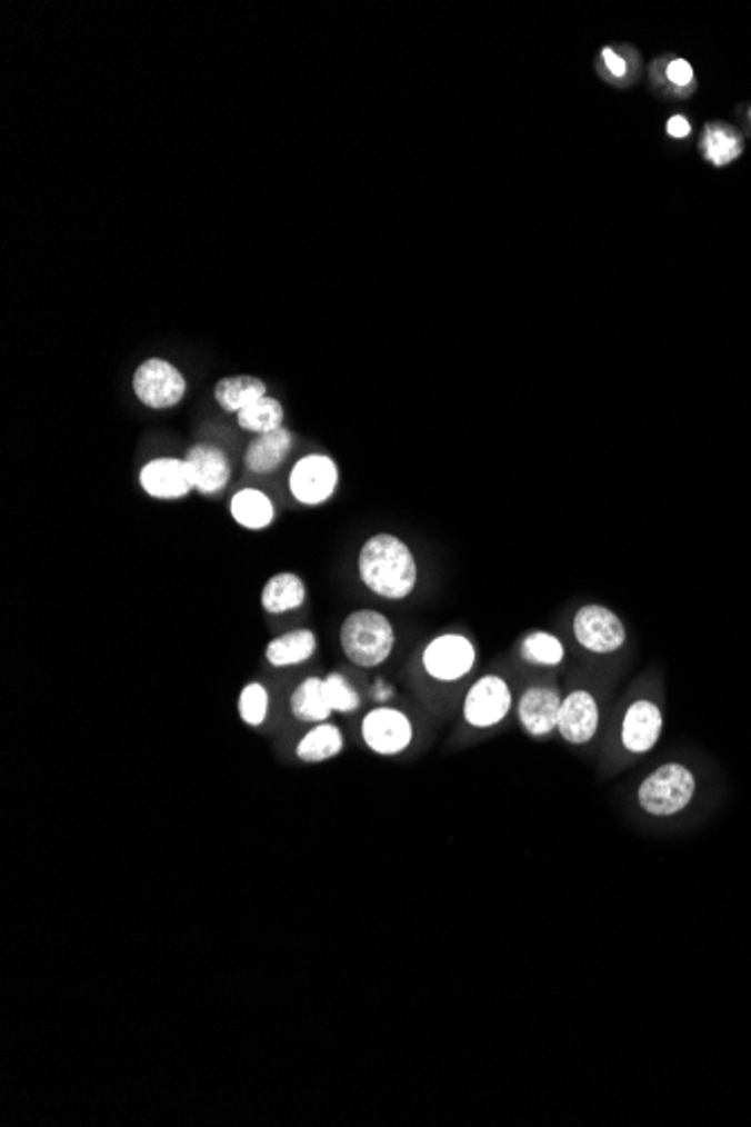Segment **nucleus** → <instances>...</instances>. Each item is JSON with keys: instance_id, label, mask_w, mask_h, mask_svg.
Listing matches in <instances>:
<instances>
[{"instance_id": "27", "label": "nucleus", "mask_w": 751, "mask_h": 1127, "mask_svg": "<svg viewBox=\"0 0 751 1127\" xmlns=\"http://www.w3.org/2000/svg\"><path fill=\"white\" fill-rule=\"evenodd\" d=\"M667 77L671 83H675L678 88H687L693 83V68L689 61L684 59H673L667 68Z\"/></svg>"}, {"instance_id": "17", "label": "nucleus", "mask_w": 751, "mask_h": 1127, "mask_svg": "<svg viewBox=\"0 0 751 1127\" xmlns=\"http://www.w3.org/2000/svg\"><path fill=\"white\" fill-rule=\"evenodd\" d=\"M307 601V586L302 577L293 572H281L266 581L261 590V608L268 615H287L302 608Z\"/></svg>"}, {"instance_id": "26", "label": "nucleus", "mask_w": 751, "mask_h": 1127, "mask_svg": "<svg viewBox=\"0 0 751 1127\" xmlns=\"http://www.w3.org/2000/svg\"><path fill=\"white\" fill-rule=\"evenodd\" d=\"M324 691H327V700H329L333 714H351L360 707L358 691L340 674H331L324 678Z\"/></svg>"}, {"instance_id": "28", "label": "nucleus", "mask_w": 751, "mask_h": 1127, "mask_svg": "<svg viewBox=\"0 0 751 1127\" xmlns=\"http://www.w3.org/2000/svg\"><path fill=\"white\" fill-rule=\"evenodd\" d=\"M601 54H603V59H605L608 70H610L614 77H623V74L628 72L625 61H623L621 57H617V52H614L612 48H603V52H601Z\"/></svg>"}, {"instance_id": "10", "label": "nucleus", "mask_w": 751, "mask_h": 1127, "mask_svg": "<svg viewBox=\"0 0 751 1127\" xmlns=\"http://www.w3.org/2000/svg\"><path fill=\"white\" fill-rule=\"evenodd\" d=\"M664 731V714L652 700H634L621 720V745L630 755H645Z\"/></svg>"}, {"instance_id": "5", "label": "nucleus", "mask_w": 751, "mask_h": 1127, "mask_svg": "<svg viewBox=\"0 0 751 1127\" xmlns=\"http://www.w3.org/2000/svg\"><path fill=\"white\" fill-rule=\"evenodd\" d=\"M360 734L373 755L399 757L414 740V722L401 709L381 705L362 718Z\"/></svg>"}, {"instance_id": "15", "label": "nucleus", "mask_w": 751, "mask_h": 1127, "mask_svg": "<svg viewBox=\"0 0 751 1127\" xmlns=\"http://www.w3.org/2000/svg\"><path fill=\"white\" fill-rule=\"evenodd\" d=\"M318 650V637L309 628H298L274 637L266 646V660L274 669H289L309 662Z\"/></svg>"}, {"instance_id": "11", "label": "nucleus", "mask_w": 751, "mask_h": 1127, "mask_svg": "<svg viewBox=\"0 0 751 1127\" xmlns=\"http://www.w3.org/2000/svg\"><path fill=\"white\" fill-rule=\"evenodd\" d=\"M601 722V709L594 694L585 689H577L562 698L558 714V734L572 745L590 742Z\"/></svg>"}, {"instance_id": "22", "label": "nucleus", "mask_w": 751, "mask_h": 1127, "mask_svg": "<svg viewBox=\"0 0 751 1127\" xmlns=\"http://www.w3.org/2000/svg\"><path fill=\"white\" fill-rule=\"evenodd\" d=\"M520 657L533 667H560L565 660V646L553 632H531L520 646Z\"/></svg>"}, {"instance_id": "29", "label": "nucleus", "mask_w": 751, "mask_h": 1127, "mask_svg": "<svg viewBox=\"0 0 751 1127\" xmlns=\"http://www.w3.org/2000/svg\"><path fill=\"white\" fill-rule=\"evenodd\" d=\"M667 131L671 138H687L691 133V124L684 116H673L667 124Z\"/></svg>"}, {"instance_id": "25", "label": "nucleus", "mask_w": 751, "mask_h": 1127, "mask_svg": "<svg viewBox=\"0 0 751 1127\" xmlns=\"http://www.w3.org/2000/svg\"><path fill=\"white\" fill-rule=\"evenodd\" d=\"M270 714V694L261 682H250L239 694V718L248 727H261Z\"/></svg>"}, {"instance_id": "9", "label": "nucleus", "mask_w": 751, "mask_h": 1127, "mask_svg": "<svg viewBox=\"0 0 751 1127\" xmlns=\"http://www.w3.org/2000/svg\"><path fill=\"white\" fill-rule=\"evenodd\" d=\"M289 485L298 502L318 507L338 489V466L327 455H307L293 466Z\"/></svg>"}, {"instance_id": "14", "label": "nucleus", "mask_w": 751, "mask_h": 1127, "mask_svg": "<svg viewBox=\"0 0 751 1127\" xmlns=\"http://www.w3.org/2000/svg\"><path fill=\"white\" fill-rule=\"evenodd\" d=\"M562 696L553 687H531L518 700V718L529 736L544 738L558 731Z\"/></svg>"}, {"instance_id": "7", "label": "nucleus", "mask_w": 751, "mask_h": 1127, "mask_svg": "<svg viewBox=\"0 0 751 1127\" xmlns=\"http://www.w3.org/2000/svg\"><path fill=\"white\" fill-rule=\"evenodd\" d=\"M513 709V691L502 676L489 674L475 680L463 698V720L475 729L500 725Z\"/></svg>"}, {"instance_id": "1", "label": "nucleus", "mask_w": 751, "mask_h": 1127, "mask_svg": "<svg viewBox=\"0 0 751 1127\" xmlns=\"http://www.w3.org/2000/svg\"><path fill=\"white\" fill-rule=\"evenodd\" d=\"M358 572L369 592L390 601H403L417 588L414 553L392 533H376L362 545Z\"/></svg>"}, {"instance_id": "20", "label": "nucleus", "mask_w": 751, "mask_h": 1127, "mask_svg": "<svg viewBox=\"0 0 751 1127\" xmlns=\"http://www.w3.org/2000/svg\"><path fill=\"white\" fill-rule=\"evenodd\" d=\"M230 513L237 525L250 531L270 527L274 520V507L270 498L259 489H241L230 500Z\"/></svg>"}, {"instance_id": "18", "label": "nucleus", "mask_w": 751, "mask_h": 1127, "mask_svg": "<svg viewBox=\"0 0 751 1127\" xmlns=\"http://www.w3.org/2000/svg\"><path fill=\"white\" fill-rule=\"evenodd\" d=\"M342 749H344L342 729L327 720V722H318L313 729H309L300 738V742L296 747V757L302 764H324L329 759H336Z\"/></svg>"}, {"instance_id": "2", "label": "nucleus", "mask_w": 751, "mask_h": 1127, "mask_svg": "<svg viewBox=\"0 0 751 1127\" xmlns=\"http://www.w3.org/2000/svg\"><path fill=\"white\" fill-rule=\"evenodd\" d=\"M340 646L351 665L376 669L385 665L394 652L397 630L379 610H356L342 621Z\"/></svg>"}, {"instance_id": "3", "label": "nucleus", "mask_w": 751, "mask_h": 1127, "mask_svg": "<svg viewBox=\"0 0 751 1127\" xmlns=\"http://www.w3.org/2000/svg\"><path fill=\"white\" fill-rule=\"evenodd\" d=\"M695 788V775L687 766L667 764L641 781L637 801L641 810L652 817H671L682 812L693 801Z\"/></svg>"}, {"instance_id": "23", "label": "nucleus", "mask_w": 751, "mask_h": 1127, "mask_svg": "<svg viewBox=\"0 0 751 1127\" xmlns=\"http://www.w3.org/2000/svg\"><path fill=\"white\" fill-rule=\"evenodd\" d=\"M237 421L248 432L266 435L277 428H284V408H281V403L277 399L263 397V399L254 401L252 406H248L246 410H241L237 415Z\"/></svg>"}, {"instance_id": "16", "label": "nucleus", "mask_w": 751, "mask_h": 1127, "mask_svg": "<svg viewBox=\"0 0 751 1127\" xmlns=\"http://www.w3.org/2000/svg\"><path fill=\"white\" fill-rule=\"evenodd\" d=\"M293 446V437L287 428H277L272 432L259 435L246 450V466L252 473H272L274 468L284 463Z\"/></svg>"}, {"instance_id": "21", "label": "nucleus", "mask_w": 751, "mask_h": 1127, "mask_svg": "<svg viewBox=\"0 0 751 1127\" xmlns=\"http://www.w3.org/2000/svg\"><path fill=\"white\" fill-rule=\"evenodd\" d=\"M291 714L296 716V720L309 725L329 720L333 709L327 700L324 678H307L304 682L298 685V689L291 696Z\"/></svg>"}, {"instance_id": "30", "label": "nucleus", "mask_w": 751, "mask_h": 1127, "mask_svg": "<svg viewBox=\"0 0 751 1127\" xmlns=\"http://www.w3.org/2000/svg\"><path fill=\"white\" fill-rule=\"evenodd\" d=\"M392 696H394V689H392V687H388L385 682H376V687H373V698H376V700L385 702V700H388V698H392Z\"/></svg>"}, {"instance_id": "13", "label": "nucleus", "mask_w": 751, "mask_h": 1127, "mask_svg": "<svg viewBox=\"0 0 751 1127\" xmlns=\"http://www.w3.org/2000/svg\"><path fill=\"white\" fill-rule=\"evenodd\" d=\"M140 485L144 493L156 500H180L194 489L184 459L178 457L149 461L140 471Z\"/></svg>"}, {"instance_id": "4", "label": "nucleus", "mask_w": 751, "mask_h": 1127, "mask_svg": "<svg viewBox=\"0 0 751 1127\" xmlns=\"http://www.w3.org/2000/svg\"><path fill=\"white\" fill-rule=\"evenodd\" d=\"M423 671L437 682H459L478 665V648L465 635L443 632L421 652Z\"/></svg>"}, {"instance_id": "8", "label": "nucleus", "mask_w": 751, "mask_h": 1127, "mask_svg": "<svg viewBox=\"0 0 751 1127\" xmlns=\"http://www.w3.org/2000/svg\"><path fill=\"white\" fill-rule=\"evenodd\" d=\"M574 639L594 655H610L623 648L625 644V626L605 606L588 604L574 615Z\"/></svg>"}, {"instance_id": "19", "label": "nucleus", "mask_w": 751, "mask_h": 1127, "mask_svg": "<svg viewBox=\"0 0 751 1127\" xmlns=\"http://www.w3.org/2000/svg\"><path fill=\"white\" fill-rule=\"evenodd\" d=\"M266 392H268V388L261 379L243 373V376H228V379H221L214 388V399L226 412L239 415L241 410H246L254 401L268 397Z\"/></svg>"}, {"instance_id": "6", "label": "nucleus", "mask_w": 751, "mask_h": 1127, "mask_svg": "<svg viewBox=\"0 0 751 1127\" xmlns=\"http://www.w3.org/2000/svg\"><path fill=\"white\" fill-rule=\"evenodd\" d=\"M187 383L180 369L162 358L144 360L133 373V392L151 410H169L184 397Z\"/></svg>"}, {"instance_id": "24", "label": "nucleus", "mask_w": 751, "mask_h": 1127, "mask_svg": "<svg viewBox=\"0 0 751 1127\" xmlns=\"http://www.w3.org/2000/svg\"><path fill=\"white\" fill-rule=\"evenodd\" d=\"M702 151L709 162H713L715 167H724L742 153V140L738 138L735 131H731L722 124H709L704 129Z\"/></svg>"}, {"instance_id": "12", "label": "nucleus", "mask_w": 751, "mask_h": 1127, "mask_svg": "<svg viewBox=\"0 0 751 1127\" xmlns=\"http://www.w3.org/2000/svg\"><path fill=\"white\" fill-rule=\"evenodd\" d=\"M190 471L192 485L203 496L221 493L232 476V466L228 455L212 443H197L182 457Z\"/></svg>"}]
</instances>
